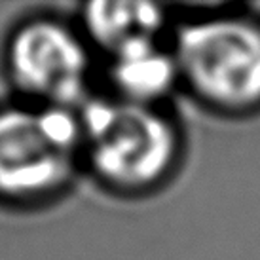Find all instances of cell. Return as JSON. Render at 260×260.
I'll return each instance as SVG.
<instances>
[{
	"instance_id": "obj_1",
	"label": "cell",
	"mask_w": 260,
	"mask_h": 260,
	"mask_svg": "<svg viewBox=\"0 0 260 260\" xmlns=\"http://www.w3.org/2000/svg\"><path fill=\"white\" fill-rule=\"evenodd\" d=\"M78 118L84 169L112 194L148 196L181 167L184 135L166 105L93 95Z\"/></svg>"
},
{
	"instance_id": "obj_2",
	"label": "cell",
	"mask_w": 260,
	"mask_h": 260,
	"mask_svg": "<svg viewBox=\"0 0 260 260\" xmlns=\"http://www.w3.org/2000/svg\"><path fill=\"white\" fill-rule=\"evenodd\" d=\"M171 50L179 86L222 116L260 110V17L241 8H209L177 17Z\"/></svg>"
},
{
	"instance_id": "obj_3",
	"label": "cell",
	"mask_w": 260,
	"mask_h": 260,
	"mask_svg": "<svg viewBox=\"0 0 260 260\" xmlns=\"http://www.w3.org/2000/svg\"><path fill=\"white\" fill-rule=\"evenodd\" d=\"M84 169L78 110L0 103V203L38 207L57 200Z\"/></svg>"
},
{
	"instance_id": "obj_4",
	"label": "cell",
	"mask_w": 260,
	"mask_h": 260,
	"mask_svg": "<svg viewBox=\"0 0 260 260\" xmlns=\"http://www.w3.org/2000/svg\"><path fill=\"white\" fill-rule=\"evenodd\" d=\"M2 67L15 99L80 110L93 97L99 57L78 21L30 15L8 32Z\"/></svg>"
},
{
	"instance_id": "obj_5",
	"label": "cell",
	"mask_w": 260,
	"mask_h": 260,
	"mask_svg": "<svg viewBox=\"0 0 260 260\" xmlns=\"http://www.w3.org/2000/svg\"><path fill=\"white\" fill-rule=\"evenodd\" d=\"M110 95L146 105H166L179 86L171 37L137 40L99 59Z\"/></svg>"
},
{
	"instance_id": "obj_6",
	"label": "cell",
	"mask_w": 260,
	"mask_h": 260,
	"mask_svg": "<svg viewBox=\"0 0 260 260\" xmlns=\"http://www.w3.org/2000/svg\"><path fill=\"white\" fill-rule=\"evenodd\" d=\"M173 15L154 2H89L82 8L78 25L101 59L123 46L146 38L171 37Z\"/></svg>"
}]
</instances>
